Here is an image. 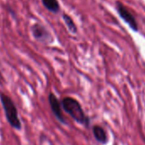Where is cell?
I'll list each match as a JSON object with an SVG mask.
<instances>
[{
    "instance_id": "cell-1",
    "label": "cell",
    "mask_w": 145,
    "mask_h": 145,
    "mask_svg": "<svg viewBox=\"0 0 145 145\" xmlns=\"http://www.w3.org/2000/svg\"><path fill=\"white\" fill-rule=\"evenodd\" d=\"M61 103L63 110L75 122L84 125L86 127L90 126V118L85 114L81 104L77 99L72 97H65L61 99Z\"/></svg>"
},
{
    "instance_id": "cell-2",
    "label": "cell",
    "mask_w": 145,
    "mask_h": 145,
    "mask_svg": "<svg viewBox=\"0 0 145 145\" xmlns=\"http://www.w3.org/2000/svg\"><path fill=\"white\" fill-rule=\"evenodd\" d=\"M0 102L3 106L5 115L9 125L16 131H21L22 128V121L19 118L18 109L10 97L5 93H0Z\"/></svg>"
},
{
    "instance_id": "cell-3",
    "label": "cell",
    "mask_w": 145,
    "mask_h": 145,
    "mask_svg": "<svg viewBox=\"0 0 145 145\" xmlns=\"http://www.w3.org/2000/svg\"><path fill=\"white\" fill-rule=\"evenodd\" d=\"M115 8L120 17L128 25V27L133 32H138L139 25L137 21V18L133 15V13L127 8V6L118 0V1L115 2Z\"/></svg>"
},
{
    "instance_id": "cell-4",
    "label": "cell",
    "mask_w": 145,
    "mask_h": 145,
    "mask_svg": "<svg viewBox=\"0 0 145 145\" xmlns=\"http://www.w3.org/2000/svg\"><path fill=\"white\" fill-rule=\"evenodd\" d=\"M31 32L33 37L39 42L43 44H50L54 39L50 31L42 24L36 22L31 27Z\"/></svg>"
},
{
    "instance_id": "cell-5",
    "label": "cell",
    "mask_w": 145,
    "mask_h": 145,
    "mask_svg": "<svg viewBox=\"0 0 145 145\" xmlns=\"http://www.w3.org/2000/svg\"><path fill=\"white\" fill-rule=\"evenodd\" d=\"M48 102L51 109L52 114H54V116L56 118V120L61 122V124L66 125L67 121L66 119L64 117V114L62 113V106H61V103L59 101V99L57 98V97L53 93L50 92L48 96Z\"/></svg>"
},
{
    "instance_id": "cell-6",
    "label": "cell",
    "mask_w": 145,
    "mask_h": 145,
    "mask_svg": "<svg viewBox=\"0 0 145 145\" xmlns=\"http://www.w3.org/2000/svg\"><path fill=\"white\" fill-rule=\"evenodd\" d=\"M92 132H93V136L96 138V140L102 143V144H106L108 142V133L105 131V129L99 125H95L92 127Z\"/></svg>"
},
{
    "instance_id": "cell-7",
    "label": "cell",
    "mask_w": 145,
    "mask_h": 145,
    "mask_svg": "<svg viewBox=\"0 0 145 145\" xmlns=\"http://www.w3.org/2000/svg\"><path fill=\"white\" fill-rule=\"evenodd\" d=\"M44 7L53 14H57L61 10V6L58 0H41Z\"/></svg>"
},
{
    "instance_id": "cell-8",
    "label": "cell",
    "mask_w": 145,
    "mask_h": 145,
    "mask_svg": "<svg viewBox=\"0 0 145 145\" xmlns=\"http://www.w3.org/2000/svg\"><path fill=\"white\" fill-rule=\"evenodd\" d=\"M62 20L64 22V23L66 24L68 31L72 33V34H75L78 31V28H77V25L75 24L74 19H72L69 15H67V13H63L62 15Z\"/></svg>"
}]
</instances>
